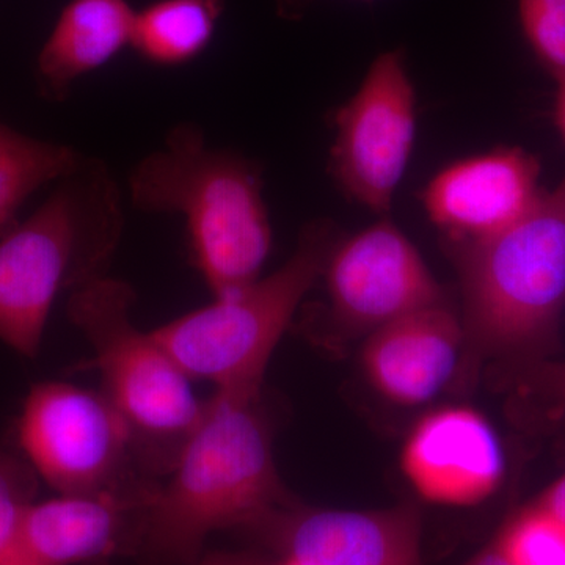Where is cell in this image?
Masks as SVG:
<instances>
[{
    "label": "cell",
    "mask_w": 565,
    "mask_h": 565,
    "mask_svg": "<svg viewBox=\"0 0 565 565\" xmlns=\"http://www.w3.org/2000/svg\"><path fill=\"white\" fill-rule=\"evenodd\" d=\"M296 503L275 467L262 390H215L145 509L134 559L191 565L217 531H248Z\"/></svg>",
    "instance_id": "1"
},
{
    "label": "cell",
    "mask_w": 565,
    "mask_h": 565,
    "mask_svg": "<svg viewBox=\"0 0 565 565\" xmlns=\"http://www.w3.org/2000/svg\"><path fill=\"white\" fill-rule=\"evenodd\" d=\"M263 185L259 163L210 147L200 126L182 122L137 163L129 195L137 210L184 217L191 262L217 299L258 280L269 258Z\"/></svg>",
    "instance_id": "2"
},
{
    "label": "cell",
    "mask_w": 565,
    "mask_h": 565,
    "mask_svg": "<svg viewBox=\"0 0 565 565\" xmlns=\"http://www.w3.org/2000/svg\"><path fill=\"white\" fill-rule=\"evenodd\" d=\"M122 226L117 181L85 158L39 210L0 233V341L35 359L55 300L103 277Z\"/></svg>",
    "instance_id": "3"
},
{
    "label": "cell",
    "mask_w": 565,
    "mask_h": 565,
    "mask_svg": "<svg viewBox=\"0 0 565 565\" xmlns=\"http://www.w3.org/2000/svg\"><path fill=\"white\" fill-rule=\"evenodd\" d=\"M448 250L462 288L465 348L520 364L545 360L565 307V177L514 225Z\"/></svg>",
    "instance_id": "4"
},
{
    "label": "cell",
    "mask_w": 565,
    "mask_h": 565,
    "mask_svg": "<svg viewBox=\"0 0 565 565\" xmlns=\"http://www.w3.org/2000/svg\"><path fill=\"white\" fill-rule=\"evenodd\" d=\"M134 302L132 286L103 275L70 292L68 318L92 345L88 366L98 371L104 396L125 423L137 462L161 481L206 403L154 334L132 322Z\"/></svg>",
    "instance_id": "5"
},
{
    "label": "cell",
    "mask_w": 565,
    "mask_h": 565,
    "mask_svg": "<svg viewBox=\"0 0 565 565\" xmlns=\"http://www.w3.org/2000/svg\"><path fill=\"white\" fill-rule=\"evenodd\" d=\"M337 241L333 223H308L280 269L152 334L192 381L210 382L215 390H263L270 356L305 296L321 280Z\"/></svg>",
    "instance_id": "6"
},
{
    "label": "cell",
    "mask_w": 565,
    "mask_h": 565,
    "mask_svg": "<svg viewBox=\"0 0 565 565\" xmlns=\"http://www.w3.org/2000/svg\"><path fill=\"white\" fill-rule=\"evenodd\" d=\"M17 433L22 457L58 493H145L161 484L141 470L128 429L102 390L32 386Z\"/></svg>",
    "instance_id": "7"
},
{
    "label": "cell",
    "mask_w": 565,
    "mask_h": 565,
    "mask_svg": "<svg viewBox=\"0 0 565 565\" xmlns=\"http://www.w3.org/2000/svg\"><path fill=\"white\" fill-rule=\"evenodd\" d=\"M330 173L352 202L392 211L416 140V93L404 51L379 55L355 95L333 115Z\"/></svg>",
    "instance_id": "8"
},
{
    "label": "cell",
    "mask_w": 565,
    "mask_h": 565,
    "mask_svg": "<svg viewBox=\"0 0 565 565\" xmlns=\"http://www.w3.org/2000/svg\"><path fill=\"white\" fill-rule=\"evenodd\" d=\"M321 278L326 319L341 332H374L405 315L446 302L422 253L393 222L338 239Z\"/></svg>",
    "instance_id": "9"
},
{
    "label": "cell",
    "mask_w": 565,
    "mask_h": 565,
    "mask_svg": "<svg viewBox=\"0 0 565 565\" xmlns=\"http://www.w3.org/2000/svg\"><path fill=\"white\" fill-rule=\"evenodd\" d=\"M422 512L282 508L248 531L278 557L302 565H423Z\"/></svg>",
    "instance_id": "10"
},
{
    "label": "cell",
    "mask_w": 565,
    "mask_h": 565,
    "mask_svg": "<svg viewBox=\"0 0 565 565\" xmlns=\"http://www.w3.org/2000/svg\"><path fill=\"white\" fill-rule=\"evenodd\" d=\"M539 181L533 152L498 147L444 167L419 200L449 247L486 239L525 217L544 195Z\"/></svg>",
    "instance_id": "11"
},
{
    "label": "cell",
    "mask_w": 565,
    "mask_h": 565,
    "mask_svg": "<svg viewBox=\"0 0 565 565\" xmlns=\"http://www.w3.org/2000/svg\"><path fill=\"white\" fill-rule=\"evenodd\" d=\"M401 470L426 503L473 508L503 484L504 449L481 412L449 405L412 427L401 451Z\"/></svg>",
    "instance_id": "12"
},
{
    "label": "cell",
    "mask_w": 565,
    "mask_h": 565,
    "mask_svg": "<svg viewBox=\"0 0 565 565\" xmlns=\"http://www.w3.org/2000/svg\"><path fill=\"white\" fill-rule=\"evenodd\" d=\"M463 348L462 322L441 302L371 332L362 349V370L388 403L416 407L451 381Z\"/></svg>",
    "instance_id": "13"
},
{
    "label": "cell",
    "mask_w": 565,
    "mask_h": 565,
    "mask_svg": "<svg viewBox=\"0 0 565 565\" xmlns=\"http://www.w3.org/2000/svg\"><path fill=\"white\" fill-rule=\"evenodd\" d=\"M156 490L58 493L35 501L25 516L29 544L47 565H92L117 556L134 557L145 509Z\"/></svg>",
    "instance_id": "14"
},
{
    "label": "cell",
    "mask_w": 565,
    "mask_h": 565,
    "mask_svg": "<svg viewBox=\"0 0 565 565\" xmlns=\"http://www.w3.org/2000/svg\"><path fill=\"white\" fill-rule=\"evenodd\" d=\"M134 20L128 0H71L36 61L41 98L65 102L74 82L131 46Z\"/></svg>",
    "instance_id": "15"
},
{
    "label": "cell",
    "mask_w": 565,
    "mask_h": 565,
    "mask_svg": "<svg viewBox=\"0 0 565 565\" xmlns=\"http://www.w3.org/2000/svg\"><path fill=\"white\" fill-rule=\"evenodd\" d=\"M222 13L223 0H158L136 11L131 46L151 65H185L210 46Z\"/></svg>",
    "instance_id": "16"
},
{
    "label": "cell",
    "mask_w": 565,
    "mask_h": 565,
    "mask_svg": "<svg viewBox=\"0 0 565 565\" xmlns=\"http://www.w3.org/2000/svg\"><path fill=\"white\" fill-rule=\"evenodd\" d=\"M84 161L74 148L25 136L0 121V233L18 222L29 196L68 177Z\"/></svg>",
    "instance_id": "17"
},
{
    "label": "cell",
    "mask_w": 565,
    "mask_h": 565,
    "mask_svg": "<svg viewBox=\"0 0 565 565\" xmlns=\"http://www.w3.org/2000/svg\"><path fill=\"white\" fill-rule=\"evenodd\" d=\"M39 475L24 457L0 448V565H47L33 552L25 516L35 503Z\"/></svg>",
    "instance_id": "18"
},
{
    "label": "cell",
    "mask_w": 565,
    "mask_h": 565,
    "mask_svg": "<svg viewBox=\"0 0 565 565\" xmlns=\"http://www.w3.org/2000/svg\"><path fill=\"white\" fill-rule=\"evenodd\" d=\"M493 539L512 565H565V525L533 503L509 516Z\"/></svg>",
    "instance_id": "19"
},
{
    "label": "cell",
    "mask_w": 565,
    "mask_h": 565,
    "mask_svg": "<svg viewBox=\"0 0 565 565\" xmlns=\"http://www.w3.org/2000/svg\"><path fill=\"white\" fill-rule=\"evenodd\" d=\"M519 20L539 65L565 79V0H519Z\"/></svg>",
    "instance_id": "20"
},
{
    "label": "cell",
    "mask_w": 565,
    "mask_h": 565,
    "mask_svg": "<svg viewBox=\"0 0 565 565\" xmlns=\"http://www.w3.org/2000/svg\"><path fill=\"white\" fill-rule=\"evenodd\" d=\"M516 385L520 414L539 429L565 423V362L522 364Z\"/></svg>",
    "instance_id": "21"
},
{
    "label": "cell",
    "mask_w": 565,
    "mask_h": 565,
    "mask_svg": "<svg viewBox=\"0 0 565 565\" xmlns=\"http://www.w3.org/2000/svg\"><path fill=\"white\" fill-rule=\"evenodd\" d=\"M531 503L565 525V473L546 487Z\"/></svg>",
    "instance_id": "22"
},
{
    "label": "cell",
    "mask_w": 565,
    "mask_h": 565,
    "mask_svg": "<svg viewBox=\"0 0 565 565\" xmlns=\"http://www.w3.org/2000/svg\"><path fill=\"white\" fill-rule=\"evenodd\" d=\"M191 565H264L262 559L245 553L215 552L203 553Z\"/></svg>",
    "instance_id": "23"
},
{
    "label": "cell",
    "mask_w": 565,
    "mask_h": 565,
    "mask_svg": "<svg viewBox=\"0 0 565 565\" xmlns=\"http://www.w3.org/2000/svg\"><path fill=\"white\" fill-rule=\"evenodd\" d=\"M463 565H512L511 561L505 557L503 550L497 544V541L492 539L484 546L479 550L475 556H471Z\"/></svg>",
    "instance_id": "24"
},
{
    "label": "cell",
    "mask_w": 565,
    "mask_h": 565,
    "mask_svg": "<svg viewBox=\"0 0 565 565\" xmlns=\"http://www.w3.org/2000/svg\"><path fill=\"white\" fill-rule=\"evenodd\" d=\"M557 90L555 96V104H553V120L561 139L565 143V79L556 82Z\"/></svg>",
    "instance_id": "25"
},
{
    "label": "cell",
    "mask_w": 565,
    "mask_h": 565,
    "mask_svg": "<svg viewBox=\"0 0 565 565\" xmlns=\"http://www.w3.org/2000/svg\"><path fill=\"white\" fill-rule=\"evenodd\" d=\"M264 565H302V564L296 563V561H292V559H288V557H278L277 563H274V564L264 563Z\"/></svg>",
    "instance_id": "26"
},
{
    "label": "cell",
    "mask_w": 565,
    "mask_h": 565,
    "mask_svg": "<svg viewBox=\"0 0 565 565\" xmlns=\"http://www.w3.org/2000/svg\"><path fill=\"white\" fill-rule=\"evenodd\" d=\"M363 2H370V0H363Z\"/></svg>",
    "instance_id": "27"
}]
</instances>
